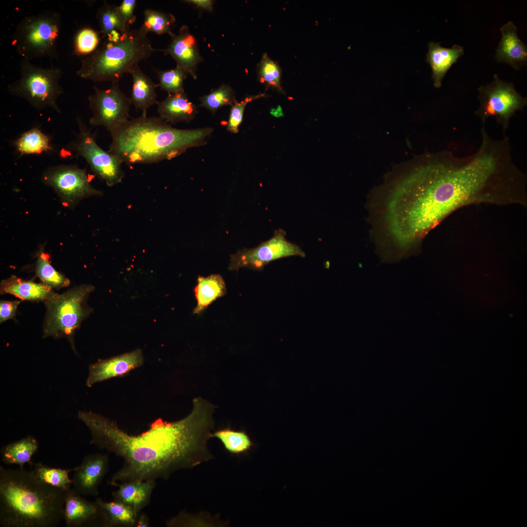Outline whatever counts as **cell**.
Returning a JSON list of instances; mask_svg holds the SVG:
<instances>
[{
    "mask_svg": "<svg viewBox=\"0 0 527 527\" xmlns=\"http://www.w3.org/2000/svg\"><path fill=\"white\" fill-rule=\"evenodd\" d=\"M505 163L501 149L486 139L468 156L457 157L448 150L417 155L387 173L381 198L384 218L401 240L419 244L460 206L496 194Z\"/></svg>",
    "mask_w": 527,
    "mask_h": 527,
    "instance_id": "obj_1",
    "label": "cell"
},
{
    "mask_svg": "<svg viewBox=\"0 0 527 527\" xmlns=\"http://www.w3.org/2000/svg\"><path fill=\"white\" fill-rule=\"evenodd\" d=\"M215 406L199 397L185 418L174 422L158 419L139 435H130L117 423L91 411L78 418L89 428L90 444L121 457L123 465L112 477L114 485L131 481L166 479L174 471L192 468L212 458L207 448L214 427Z\"/></svg>",
    "mask_w": 527,
    "mask_h": 527,
    "instance_id": "obj_2",
    "label": "cell"
},
{
    "mask_svg": "<svg viewBox=\"0 0 527 527\" xmlns=\"http://www.w3.org/2000/svg\"><path fill=\"white\" fill-rule=\"evenodd\" d=\"M213 130L175 128L159 117H147V112L143 111L141 117L129 120L110 133L108 151L128 165L157 162L203 145Z\"/></svg>",
    "mask_w": 527,
    "mask_h": 527,
    "instance_id": "obj_3",
    "label": "cell"
},
{
    "mask_svg": "<svg viewBox=\"0 0 527 527\" xmlns=\"http://www.w3.org/2000/svg\"><path fill=\"white\" fill-rule=\"evenodd\" d=\"M70 488L44 483L23 468L5 469L0 466V526H58L63 519Z\"/></svg>",
    "mask_w": 527,
    "mask_h": 527,
    "instance_id": "obj_4",
    "label": "cell"
},
{
    "mask_svg": "<svg viewBox=\"0 0 527 527\" xmlns=\"http://www.w3.org/2000/svg\"><path fill=\"white\" fill-rule=\"evenodd\" d=\"M147 33L141 27L122 32L114 30L104 36L102 45L82 59L76 74L95 82H119L139 61L155 51Z\"/></svg>",
    "mask_w": 527,
    "mask_h": 527,
    "instance_id": "obj_5",
    "label": "cell"
},
{
    "mask_svg": "<svg viewBox=\"0 0 527 527\" xmlns=\"http://www.w3.org/2000/svg\"><path fill=\"white\" fill-rule=\"evenodd\" d=\"M93 286L82 284L59 294L54 292L44 303L46 308L43 326L44 338H66L76 352L74 337L81 322L91 313L87 304Z\"/></svg>",
    "mask_w": 527,
    "mask_h": 527,
    "instance_id": "obj_6",
    "label": "cell"
},
{
    "mask_svg": "<svg viewBox=\"0 0 527 527\" xmlns=\"http://www.w3.org/2000/svg\"><path fill=\"white\" fill-rule=\"evenodd\" d=\"M61 28L60 13L47 10L24 17L17 25L13 45L22 59H59L58 41Z\"/></svg>",
    "mask_w": 527,
    "mask_h": 527,
    "instance_id": "obj_7",
    "label": "cell"
},
{
    "mask_svg": "<svg viewBox=\"0 0 527 527\" xmlns=\"http://www.w3.org/2000/svg\"><path fill=\"white\" fill-rule=\"evenodd\" d=\"M62 74L60 67L36 66L30 61L21 59L20 77L7 85V91L38 110L51 108L61 113L57 100L64 93L60 83Z\"/></svg>",
    "mask_w": 527,
    "mask_h": 527,
    "instance_id": "obj_8",
    "label": "cell"
},
{
    "mask_svg": "<svg viewBox=\"0 0 527 527\" xmlns=\"http://www.w3.org/2000/svg\"><path fill=\"white\" fill-rule=\"evenodd\" d=\"M478 91L480 106L476 114L483 126L488 118L495 117L497 124L502 126L505 136L511 117L527 105V98L521 96L512 83L501 80L497 74L492 82L480 86Z\"/></svg>",
    "mask_w": 527,
    "mask_h": 527,
    "instance_id": "obj_9",
    "label": "cell"
},
{
    "mask_svg": "<svg viewBox=\"0 0 527 527\" xmlns=\"http://www.w3.org/2000/svg\"><path fill=\"white\" fill-rule=\"evenodd\" d=\"M77 122L79 133L70 146L71 149L85 159L93 171L108 186L120 182L124 176L122 162L98 145L95 134L80 118Z\"/></svg>",
    "mask_w": 527,
    "mask_h": 527,
    "instance_id": "obj_10",
    "label": "cell"
},
{
    "mask_svg": "<svg viewBox=\"0 0 527 527\" xmlns=\"http://www.w3.org/2000/svg\"><path fill=\"white\" fill-rule=\"evenodd\" d=\"M93 88L94 93L88 97L92 112L89 123L94 126H103L111 133L129 120L130 98L121 90L119 82L112 83L106 89L96 86Z\"/></svg>",
    "mask_w": 527,
    "mask_h": 527,
    "instance_id": "obj_11",
    "label": "cell"
},
{
    "mask_svg": "<svg viewBox=\"0 0 527 527\" xmlns=\"http://www.w3.org/2000/svg\"><path fill=\"white\" fill-rule=\"evenodd\" d=\"M286 234L282 229L276 230L271 239L258 246L240 250L231 255L228 269L238 270L242 267H247L260 270L270 262L279 259L294 256L304 257L305 253L298 245L288 241Z\"/></svg>",
    "mask_w": 527,
    "mask_h": 527,
    "instance_id": "obj_12",
    "label": "cell"
},
{
    "mask_svg": "<svg viewBox=\"0 0 527 527\" xmlns=\"http://www.w3.org/2000/svg\"><path fill=\"white\" fill-rule=\"evenodd\" d=\"M42 180L67 203H72L83 198L101 194L91 185L86 171L74 165L61 164L48 167L44 172Z\"/></svg>",
    "mask_w": 527,
    "mask_h": 527,
    "instance_id": "obj_13",
    "label": "cell"
},
{
    "mask_svg": "<svg viewBox=\"0 0 527 527\" xmlns=\"http://www.w3.org/2000/svg\"><path fill=\"white\" fill-rule=\"evenodd\" d=\"M109 457L100 453L85 456L81 464L75 467L72 485L81 494L96 496L99 487L108 471Z\"/></svg>",
    "mask_w": 527,
    "mask_h": 527,
    "instance_id": "obj_14",
    "label": "cell"
},
{
    "mask_svg": "<svg viewBox=\"0 0 527 527\" xmlns=\"http://www.w3.org/2000/svg\"><path fill=\"white\" fill-rule=\"evenodd\" d=\"M171 41L167 48L162 49L165 55H170L175 61L177 67L196 79V71L198 64L203 59L195 37L190 33L189 28L182 25L178 34L172 33Z\"/></svg>",
    "mask_w": 527,
    "mask_h": 527,
    "instance_id": "obj_15",
    "label": "cell"
},
{
    "mask_svg": "<svg viewBox=\"0 0 527 527\" xmlns=\"http://www.w3.org/2000/svg\"><path fill=\"white\" fill-rule=\"evenodd\" d=\"M143 361L142 352L140 349L110 358L99 360L89 366L86 385L90 387L96 383L108 379L124 376L131 370L142 365Z\"/></svg>",
    "mask_w": 527,
    "mask_h": 527,
    "instance_id": "obj_16",
    "label": "cell"
},
{
    "mask_svg": "<svg viewBox=\"0 0 527 527\" xmlns=\"http://www.w3.org/2000/svg\"><path fill=\"white\" fill-rule=\"evenodd\" d=\"M517 28L509 21L500 28L501 38L495 58L498 62H504L518 70L527 62V48L519 39Z\"/></svg>",
    "mask_w": 527,
    "mask_h": 527,
    "instance_id": "obj_17",
    "label": "cell"
},
{
    "mask_svg": "<svg viewBox=\"0 0 527 527\" xmlns=\"http://www.w3.org/2000/svg\"><path fill=\"white\" fill-rule=\"evenodd\" d=\"M426 61L429 64L432 71L431 78L434 86L440 88L446 74L464 54L462 46L454 44L451 48L441 46L439 42L431 41L428 44Z\"/></svg>",
    "mask_w": 527,
    "mask_h": 527,
    "instance_id": "obj_18",
    "label": "cell"
},
{
    "mask_svg": "<svg viewBox=\"0 0 527 527\" xmlns=\"http://www.w3.org/2000/svg\"><path fill=\"white\" fill-rule=\"evenodd\" d=\"M155 480L131 481L116 484L118 488L112 493L113 499L131 507L138 513L150 502Z\"/></svg>",
    "mask_w": 527,
    "mask_h": 527,
    "instance_id": "obj_19",
    "label": "cell"
},
{
    "mask_svg": "<svg viewBox=\"0 0 527 527\" xmlns=\"http://www.w3.org/2000/svg\"><path fill=\"white\" fill-rule=\"evenodd\" d=\"M99 517V508L95 502L87 501L73 488L68 490L63 516L67 527H79Z\"/></svg>",
    "mask_w": 527,
    "mask_h": 527,
    "instance_id": "obj_20",
    "label": "cell"
},
{
    "mask_svg": "<svg viewBox=\"0 0 527 527\" xmlns=\"http://www.w3.org/2000/svg\"><path fill=\"white\" fill-rule=\"evenodd\" d=\"M159 118L167 123L189 122L197 113L195 104L185 92L168 95L163 101L157 102Z\"/></svg>",
    "mask_w": 527,
    "mask_h": 527,
    "instance_id": "obj_21",
    "label": "cell"
},
{
    "mask_svg": "<svg viewBox=\"0 0 527 527\" xmlns=\"http://www.w3.org/2000/svg\"><path fill=\"white\" fill-rule=\"evenodd\" d=\"M0 294H10L22 300L44 302L55 292L53 288L44 284L23 280L15 275L2 280Z\"/></svg>",
    "mask_w": 527,
    "mask_h": 527,
    "instance_id": "obj_22",
    "label": "cell"
},
{
    "mask_svg": "<svg viewBox=\"0 0 527 527\" xmlns=\"http://www.w3.org/2000/svg\"><path fill=\"white\" fill-rule=\"evenodd\" d=\"M132 77L133 85L130 98L131 103L136 109L143 111L156 104L157 95L156 89L159 84L155 83L140 68L139 64L134 66L129 72Z\"/></svg>",
    "mask_w": 527,
    "mask_h": 527,
    "instance_id": "obj_23",
    "label": "cell"
},
{
    "mask_svg": "<svg viewBox=\"0 0 527 527\" xmlns=\"http://www.w3.org/2000/svg\"><path fill=\"white\" fill-rule=\"evenodd\" d=\"M95 502L99 508L102 526H135L139 513L131 507L115 500L106 502L97 498Z\"/></svg>",
    "mask_w": 527,
    "mask_h": 527,
    "instance_id": "obj_24",
    "label": "cell"
},
{
    "mask_svg": "<svg viewBox=\"0 0 527 527\" xmlns=\"http://www.w3.org/2000/svg\"><path fill=\"white\" fill-rule=\"evenodd\" d=\"M197 304L193 314H200L217 298L226 294L224 281L219 274H212L206 277L199 276L194 289Z\"/></svg>",
    "mask_w": 527,
    "mask_h": 527,
    "instance_id": "obj_25",
    "label": "cell"
},
{
    "mask_svg": "<svg viewBox=\"0 0 527 527\" xmlns=\"http://www.w3.org/2000/svg\"><path fill=\"white\" fill-rule=\"evenodd\" d=\"M38 447L37 440L33 436L29 435L1 448V460L6 464L17 465L20 468L23 469L25 464L31 462L32 456Z\"/></svg>",
    "mask_w": 527,
    "mask_h": 527,
    "instance_id": "obj_26",
    "label": "cell"
},
{
    "mask_svg": "<svg viewBox=\"0 0 527 527\" xmlns=\"http://www.w3.org/2000/svg\"><path fill=\"white\" fill-rule=\"evenodd\" d=\"M210 437H216L220 440L225 450L232 455L245 454L254 446L245 431L235 430L230 427H225L215 431L211 434Z\"/></svg>",
    "mask_w": 527,
    "mask_h": 527,
    "instance_id": "obj_27",
    "label": "cell"
},
{
    "mask_svg": "<svg viewBox=\"0 0 527 527\" xmlns=\"http://www.w3.org/2000/svg\"><path fill=\"white\" fill-rule=\"evenodd\" d=\"M14 145L21 155L40 154L51 149L49 137L37 128L23 133Z\"/></svg>",
    "mask_w": 527,
    "mask_h": 527,
    "instance_id": "obj_28",
    "label": "cell"
},
{
    "mask_svg": "<svg viewBox=\"0 0 527 527\" xmlns=\"http://www.w3.org/2000/svg\"><path fill=\"white\" fill-rule=\"evenodd\" d=\"M30 465L31 472L41 482L52 486L69 489L72 483V480L69 477V473L75 470L51 467L41 463H34L31 461Z\"/></svg>",
    "mask_w": 527,
    "mask_h": 527,
    "instance_id": "obj_29",
    "label": "cell"
},
{
    "mask_svg": "<svg viewBox=\"0 0 527 527\" xmlns=\"http://www.w3.org/2000/svg\"><path fill=\"white\" fill-rule=\"evenodd\" d=\"M144 21L141 27L148 34L154 32L158 35L172 32L171 27L176 22L175 17L171 14L152 9L143 11Z\"/></svg>",
    "mask_w": 527,
    "mask_h": 527,
    "instance_id": "obj_30",
    "label": "cell"
},
{
    "mask_svg": "<svg viewBox=\"0 0 527 527\" xmlns=\"http://www.w3.org/2000/svg\"><path fill=\"white\" fill-rule=\"evenodd\" d=\"M96 17L101 29L100 32L104 36L114 30L123 32L131 29L120 17L117 6L106 1L98 9Z\"/></svg>",
    "mask_w": 527,
    "mask_h": 527,
    "instance_id": "obj_31",
    "label": "cell"
},
{
    "mask_svg": "<svg viewBox=\"0 0 527 527\" xmlns=\"http://www.w3.org/2000/svg\"><path fill=\"white\" fill-rule=\"evenodd\" d=\"M36 274L42 283L51 286L53 288H60L68 286L69 280L63 275L56 270L49 261V256L41 252L38 256Z\"/></svg>",
    "mask_w": 527,
    "mask_h": 527,
    "instance_id": "obj_32",
    "label": "cell"
},
{
    "mask_svg": "<svg viewBox=\"0 0 527 527\" xmlns=\"http://www.w3.org/2000/svg\"><path fill=\"white\" fill-rule=\"evenodd\" d=\"M237 101L233 90L227 85H222L208 94L200 98V106L215 113L220 107L232 105Z\"/></svg>",
    "mask_w": 527,
    "mask_h": 527,
    "instance_id": "obj_33",
    "label": "cell"
},
{
    "mask_svg": "<svg viewBox=\"0 0 527 527\" xmlns=\"http://www.w3.org/2000/svg\"><path fill=\"white\" fill-rule=\"evenodd\" d=\"M161 89L173 94L184 92L183 81L187 76L183 70L176 66L167 70H156Z\"/></svg>",
    "mask_w": 527,
    "mask_h": 527,
    "instance_id": "obj_34",
    "label": "cell"
},
{
    "mask_svg": "<svg viewBox=\"0 0 527 527\" xmlns=\"http://www.w3.org/2000/svg\"><path fill=\"white\" fill-rule=\"evenodd\" d=\"M258 76L262 83L281 89V70L277 64L266 53L264 54L259 64Z\"/></svg>",
    "mask_w": 527,
    "mask_h": 527,
    "instance_id": "obj_35",
    "label": "cell"
},
{
    "mask_svg": "<svg viewBox=\"0 0 527 527\" xmlns=\"http://www.w3.org/2000/svg\"><path fill=\"white\" fill-rule=\"evenodd\" d=\"M100 38L98 33L89 27L83 28L77 33L75 40V51L80 55H89L98 48Z\"/></svg>",
    "mask_w": 527,
    "mask_h": 527,
    "instance_id": "obj_36",
    "label": "cell"
},
{
    "mask_svg": "<svg viewBox=\"0 0 527 527\" xmlns=\"http://www.w3.org/2000/svg\"><path fill=\"white\" fill-rule=\"evenodd\" d=\"M263 95L246 97L240 102L236 101L232 105L229 118L227 124V130L231 132L237 133L239 131V126L243 121V113L245 106L250 101L256 99Z\"/></svg>",
    "mask_w": 527,
    "mask_h": 527,
    "instance_id": "obj_37",
    "label": "cell"
},
{
    "mask_svg": "<svg viewBox=\"0 0 527 527\" xmlns=\"http://www.w3.org/2000/svg\"><path fill=\"white\" fill-rule=\"evenodd\" d=\"M137 5L136 0H123L117 6L118 12L122 20L128 26L133 24L136 20L134 11Z\"/></svg>",
    "mask_w": 527,
    "mask_h": 527,
    "instance_id": "obj_38",
    "label": "cell"
},
{
    "mask_svg": "<svg viewBox=\"0 0 527 527\" xmlns=\"http://www.w3.org/2000/svg\"><path fill=\"white\" fill-rule=\"evenodd\" d=\"M21 303L20 301H0V323L11 319L16 316L18 305Z\"/></svg>",
    "mask_w": 527,
    "mask_h": 527,
    "instance_id": "obj_39",
    "label": "cell"
},
{
    "mask_svg": "<svg viewBox=\"0 0 527 527\" xmlns=\"http://www.w3.org/2000/svg\"><path fill=\"white\" fill-rule=\"evenodd\" d=\"M185 1L203 10L209 11L213 10V1L211 0H188Z\"/></svg>",
    "mask_w": 527,
    "mask_h": 527,
    "instance_id": "obj_40",
    "label": "cell"
},
{
    "mask_svg": "<svg viewBox=\"0 0 527 527\" xmlns=\"http://www.w3.org/2000/svg\"><path fill=\"white\" fill-rule=\"evenodd\" d=\"M135 526L137 527H148L149 526V519L144 513L138 514Z\"/></svg>",
    "mask_w": 527,
    "mask_h": 527,
    "instance_id": "obj_41",
    "label": "cell"
}]
</instances>
